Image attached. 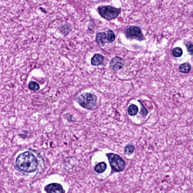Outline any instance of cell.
<instances>
[{
	"mask_svg": "<svg viewBox=\"0 0 193 193\" xmlns=\"http://www.w3.org/2000/svg\"><path fill=\"white\" fill-rule=\"evenodd\" d=\"M107 34H108L107 38L108 41L109 43H113L115 39V34L114 32L112 30H109L107 31Z\"/></svg>",
	"mask_w": 193,
	"mask_h": 193,
	"instance_id": "15",
	"label": "cell"
},
{
	"mask_svg": "<svg viewBox=\"0 0 193 193\" xmlns=\"http://www.w3.org/2000/svg\"><path fill=\"white\" fill-rule=\"evenodd\" d=\"M135 149L134 146L131 145H127L125 147L124 151L126 155H130L133 154Z\"/></svg>",
	"mask_w": 193,
	"mask_h": 193,
	"instance_id": "14",
	"label": "cell"
},
{
	"mask_svg": "<svg viewBox=\"0 0 193 193\" xmlns=\"http://www.w3.org/2000/svg\"><path fill=\"white\" fill-rule=\"evenodd\" d=\"M44 190L48 193H62L65 192L62 186L57 183H51L46 186Z\"/></svg>",
	"mask_w": 193,
	"mask_h": 193,
	"instance_id": "6",
	"label": "cell"
},
{
	"mask_svg": "<svg viewBox=\"0 0 193 193\" xmlns=\"http://www.w3.org/2000/svg\"><path fill=\"white\" fill-rule=\"evenodd\" d=\"M139 111V109L137 106L135 105H132L129 107L127 112L130 115L135 116L137 114Z\"/></svg>",
	"mask_w": 193,
	"mask_h": 193,
	"instance_id": "12",
	"label": "cell"
},
{
	"mask_svg": "<svg viewBox=\"0 0 193 193\" xmlns=\"http://www.w3.org/2000/svg\"><path fill=\"white\" fill-rule=\"evenodd\" d=\"M126 37L130 38L139 40L143 39V36L140 28L137 27H131L127 29L126 31Z\"/></svg>",
	"mask_w": 193,
	"mask_h": 193,
	"instance_id": "5",
	"label": "cell"
},
{
	"mask_svg": "<svg viewBox=\"0 0 193 193\" xmlns=\"http://www.w3.org/2000/svg\"><path fill=\"white\" fill-rule=\"evenodd\" d=\"M124 60L121 57H116L111 60L110 67L115 71L120 70L124 66Z\"/></svg>",
	"mask_w": 193,
	"mask_h": 193,
	"instance_id": "7",
	"label": "cell"
},
{
	"mask_svg": "<svg viewBox=\"0 0 193 193\" xmlns=\"http://www.w3.org/2000/svg\"><path fill=\"white\" fill-rule=\"evenodd\" d=\"M180 72L183 73H187L191 70V66L188 63H185L182 64L179 68Z\"/></svg>",
	"mask_w": 193,
	"mask_h": 193,
	"instance_id": "11",
	"label": "cell"
},
{
	"mask_svg": "<svg viewBox=\"0 0 193 193\" xmlns=\"http://www.w3.org/2000/svg\"><path fill=\"white\" fill-rule=\"evenodd\" d=\"M100 16L107 20L110 21L116 18L121 13V9L110 6H104L98 8Z\"/></svg>",
	"mask_w": 193,
	"mask_h": 193,
	"instance_id": "4",
	"label": "cell"
},
{
	"mask_svg": "<svg viewBox=\"0 0 193 193\" xmlns=\"http://www.w3.org/2000/svg\"><path fill=\"white\" fill-rule=\"evenodd\" d=\"M106 156L108 159L113 173L122 171L125 169L126 164L122 158L114 153H107Z\"/></svg>",
	"mask_w": 193,
	"mask_h": 193,
	"instance_id": "2",
	"label": "cell"
},
{
	"mask_svg": "<svg viewBox=\"0 0 193 193\" xmlns=\"http://www.w3.org/2000/svg\"><path fill=\"white\" fill-rule=\"evenodd\" d=\"M29 87L30 89L33 91H37L39 89L40 86L37 83L34 82H30L29 84Z\"/></svg>",
	"mask_w": 193,
	"mask_h": 193,
	"instance_id": "16",
	"label": "cell"
},
{
	"mask_svg": "<svg viewBox=\"0 0 193 193\" xmlns=\"http://www.w3.org/2000/svg\"><path fill=\"white\" fill-rule=\"evenodd\" d=\"M182 49L179 47L174 48L172 50L173 55L176 57H180L182 55Z\"/></svg>",
	"mask_w": 193,
	"mask_h": 193,
	"instance_id": "13",
	"label": "cell"
},
{
	"mask_svg": "<svg viewBox=\"0 0 193 193\" xmlns=\"http://www.w3.org/2000/svg\"><path fill=\"white\" fill-rule=\"evenodd\" d=\"M188 48V51L189 52L191 53L192 54V43H190V44H188L187 46Z\"/></svg>",
	"mask_w": 193,
	"mask_h": 193,
	"instance_id": "17",
	"label": "cell"
},
{
	"mask_svg": "<svg viewBox=\"0 0 193 193\" xmlns=\"http://www.w3.org/2000/svg\"><path fill=\"white\" fill-rule=\"evenodd\" d=\"M97 100V97L95 95L90 93H84L79 96L77 100L82 107L86 109H91L95 106Z\"/></svg>",
	"mask_w": 193,
	"mask_h": 193,
	"instance_id": "3",
	"label": "cell"
},
{
	"mask_svg": "<svg viewBox=\"0 0 193 193\" xmlns=\"http://www.w3.org/2000/svg\"><path fill=\"white\" fill-rule=\"evenodd\" d=\"M104 59V57L101 55L95 54L91 59V65L93 66H98L101 65L103 62Z\"/></svg>",
	"mask_w": 193,
	"mask_h": 193,
	"instance_id": "9",
	"label": "cell"
},
{
	"mask_svg": "<svg viewBox=\"0 0 193 193\" xmlns=\"http://www.w3.org/2000/svg\"><path fill=\"white\" fill-rule=\"evenodd\" d=\"M108 38L106 33L104 32H100L97 34L96 37V41L99 45L104 46L107 42Z\"/></svg>",
	"mask_w": 193,
	"mask_h": 193,
	"instance_id": "8",
	"label": "cell"
},
{
	"mask_svg": "<svg viewBox=\"0 0 193 193\" xmlns=\"http://www.w3.org/2000/svg\"><path fill=\"white\" fill-rule=\"evenodd\" d=\"M16 163L19 170L27 173L35 171L38 165L37 159L29 151L24 152L19 155L16 159Z\"/></svg>",
	"mask_w": 193,
	"mask_h": 193,
	"instance_id": "1",
	"label": "cell"
},
{
	"mask_svg": "<svg viewBox=\"0 0 193 193\" xmlns=\"http://www.w3.org/2000/svg\"><path fill=\"white\" fill-rule=\"evenodd\" d=\"M142 106L143 107L142 108H141V112H142L143 114L145 115H147V114H148V111H147V109H146L145 107L143 105H142Z\"/></svg>",
	"mask_w": 193,
	"mask_h": 193,
	"instance_id": "18",
	"label": "cell"
},
{
	"mask_svg": "<svg viewBox=\"0 0 193 193\" xmlns=\"http://www.w3.org/2000/svg\"><path fill=\"white\" fill-rule=\"evenodd\" d=\"M107 167V164L105 162H100L95 166L94 170L97 173H102L106 170Z\"/></svg>",
	"mask_w": 193,
	"mask_h": 193,
	"instance_id": "10",
	"label": "cell"
}]
</instances>
